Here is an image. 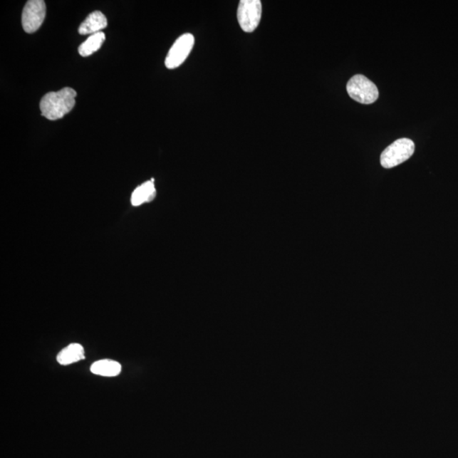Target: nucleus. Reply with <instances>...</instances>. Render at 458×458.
Returning a JSON list of instances; mask_svg holds the SVG:
<instances>
[{
  "mask_svg": "<svg viewBox=\"0 0 458 458\" xmlns=\"http://www.w3.org/2000/svg\"><path fill=\"white\" fill-rule=\"evenodd\" d=\"M77 92L72 88H64L58 92L46 93L40 101L43 117L56 121L65 117L74 108Z\"/></svg>",
  "mask_w": 458,
  "mask_h": 458,
  "instance_id": "obj_1",
  "label": "nucleus"
},
{
  "mask_svg": "<svg viewBox=\"0 0 458 458\" xmlns=\"http://www.w3.org/2000/svg\"><path fill=\"white\" fill-rule=\"evenodd\" d=\"M415 145L407 137L397 140L383 151L380 157L382 167L389 169L407 162L415 153Z\"/></svg>",
  "mask_w": 458,
  "mask_h": 458,
  "instance_id": "obj_2",
  "label": "nucleus"
},
{
  "mask_svg": "<svg viewBox=\"0 0 458 458\" xmlns=\"http://www.w3.org/2000/svg\"><path fill=\"white\" fill-rule=\"evenodd\" d=\"M346 88L351 99L364 105L375 103L380 95L375 84L363 75L351 78Z\"/></svg>",
  "mask_w": 458,
  "mask_h": 458,
  "instance_id": "obj_3",
  "label": "nucleus"
},
{
  "mask_svg": "<svg viewBox=\"0 0 458 458\" xmlns=\"http://www.w3.org/2000/svg\"><path fill=\"white\" fill-rule=\"evenodd\" d=\"M262 13L260 0H241L239 4L237 19L244 33H252L259 25Z\"/></svg>",
  "mask_w": 458,
  "mask_h": 458,
  "instance_id": "obj_4",
  "label": "nucleus"
},
{
  "mask_svg": "<svg viewBox=\"0 0 458 458\" xmlns=\"http://www.w3.org/2000/svg\"><path fill=\"white\" fill-rule=\"evenodd\" d=\"M46 16V4L43 0H29L22 11L21 24L26 33L36 32Z\"/></svg>",
  "mask_w": 458,
  "mask_h": 458,
  "instance_id": "obj_5",
  "label": "nucleus"
},
{
  "mask_svg": "<svg viewBox=\"0 0 458 458\" xmlns=\"http://www.w3.org/2000/svg\"><path fill=\"white\" fill-rule=\"evenodd\" d=\"M194 46V37L191 33L182 35L173 43L166 58L165 65L168 69H176L186 61Z\"/></svg>",
  "mask_w": 458,
  "mask_h": 458,
  "instance_id": "obj_6",
  "label": "nucleus"
},
{
  "mask_svg": "<svg viewBox=\"0 0 458 458\" xmlns=\"http://www.w3.org/2000/svg\"><path fill=\"white\" fill-rule=\"evenodd\" d=\"M108 26V19L103 13L96 11L88 15L85 21L80 25L78 33L81 35L95 34Z\"/></svg>",
  "mask_w": 458,
  "mask_h": 458,
  "instance_id": "obj_7",
  "label": "nucleus"
},
{
  "mask_svg": "<svg viewBox=\"0 0 458 458\" xmlns=\"http://www.w3.org/2000/svg\"><path fill=\"white\" fill-rule=\"evenodd\" d=\"M85 359L84 349L80 344H71L57 355V362L61 365H69Z\"/></svg>",
  "mask_w": 458,
  "mask_h": 458,
  "instance_id": "obj_8",
  "label": "nucleus"
},
{
  "mask_svg": "<svg viewBox=\"0 0 458 458\" xmlns=\"http://www.w3.org/2000/svg\"><path fill=\"white\" fill-rule=\"evenodd\" d=\"M155 191L154 179L145 182L143 184L137 187L133 191L131 197V203L132 206L137 207L140 204L152 201L155 197Z\"/></svg>",
  "mask_w": 458,
  "mask_h": 458,
  "instance_id": "obj_9",
  "label": "nucleus"
},
{
  "mask_svg": "<svg viewBox=\"0 0 458 458\" xmlns=\"http://www.w3.org/2000/svg\"><path fill=\"white\" fill-rule=\"evenodd\" d=\"M90 370L93 375L114 377L120 375L122 370V366L121 364L113 361V360L105 359L93 363Z\"/></svg>",
  "mask_w": 458,
  "mask_h": 458,
  "instance_id": "obj_10",
  "label": "nucleus"
},
{
  "mask_svg": "<svg viewBox=\"0 0 458 458\" xmlns=\"http://www.w3.org/2000/svg\"><path fill=\"white\" fill-rule=\"evenodd\" d=\"M105 35L103 32L97 33L88 37L85 42H83L78 48L80 56L88 57L93 53L99 51L102 44L105 42Z\"/></svg>",
  "mask_w": 458,
  "mask_h": 458,
  "instance_id": "obj_11",
  "label": "nucleus"
}]
</instances>
